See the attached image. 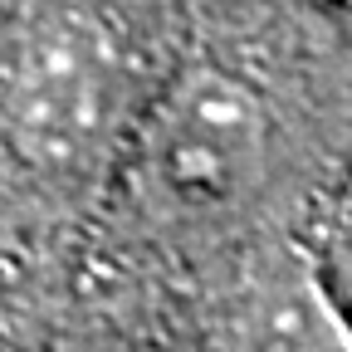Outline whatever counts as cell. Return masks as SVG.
Returning a JSON list of instances; mask_svg holds the SVG:
<instances>
[{
	"instance_id": "cell-3",
	"label": "cell",
	"mask_w": 352,
	"mask_h": 352,
	"mask_svg": "<svg viewBox=\"0 0 352 352\" xmlns=\"http://www.w3.org/2000/svg\"><path fill=\"white\" fill-rule=\"evenodd\" d=\"M254 352H347V342L323 308L303 298H284L270 308V318L254 338Z\"/></svg>"
},
{
	"instance_id": "cell-1",
	"label": "cell",
	"mask_w": 352,
	"mask_h": 352,
	"mask_svg": "<svg viewBox=\"0 0 352 352\" xmlns=\"http://www.w3.org/2000/svg\"><path fill=\"white\" fill-rule=\"evenodd\" d=\"M127 127V64L113 34L74 10L0 34V147L25 171L69 182L94 171Z\"/></svg>"
},
{
	"instance_id": "cell-2",
	"label": "cell",
	"mask_w": 352,
	"mask_h": 352,
	"mask_svg": "<svg viewBox=\"0 0 352 352\" xmlns=\"http://www.w3.org/2000/svg\"><path fill=\"white\" fill-rule=\"evenodd\" d=\"M270 162V113L245 74L182 64L138 122V182L176 220H210L240 206Z\"/></svg>"
},
{
	"instance_id": "cell-4",
	"label": "cell",
	"mask_w": 352,
	"mask_h": 352,
	"mask_svg": "<svg viewBox=\"0 0 352 352\" xmlns=\"http://www.w3.org/2000/svg\"><path fill=\"white\" fill-rule=\"evenodd\" d=\"M333 270H338L342 294H347V303H352V206H347L342 226H338V254H333Z\"/></svg>"
}]
</instances>
